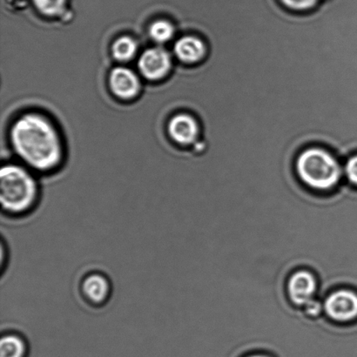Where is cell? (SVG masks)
Segmentation results:
<instances>
[{
  "label": "cell",
  "instance_id": "cell-13",
  "mask_svg": "<svg viewBox=\"0 0 357 357\" xmlns=\"http://www.w3.org/2000/svg\"><path fill=\"white\" fill-rule=\"evenodd\" d=\"M150 36L158 43H166L172 40L174 27L167 20H157L151 24L149 29Z\"/></svg>",
  "mask_w": 357,
  "mask_h": 357
},
{
  "label": "cell",
  "instance_id": "cell-15",
  "mask_svg": "<svg viewBox=\"0 0 357 357\" xmlns=\"http://www.w3.org/2000/svg\"><path fill=\"white\" fill-rule=\"evenodd\" d=\"M286 9L292 12L305 13L312 12L321 5V0H279Z\"/></svg>",
  "mask_w": 357,
  "mask_h": 357
},
{
  "label": "cell",
  "instance_id": "cell-6",
  "mask_svg": "<svg viewBox=\"0 0 357 357\" xmlns=\"http://www.w3.org/2000/svg\"><path fill=\"white\" fill-rule=\"evenodd\" d=\"M172 65L170 54L162 48H151L142 55L139 69L145 78L158 80L169 73Z\"/></svg>",
  "mask_w": 357,
  "mask_h": 357
},
{
  "label": "cell",
  "instance_id": "cell-16",
  "mask_svg": "<svg viewBox=\"0 0 357 357\" xmlns=\"http://www.w3.org/2000/svg\"><path fill=\"white\" fill-rule=\"evenodd\" d=\"M304 314L311 319H318V318L325 316L323 301L318 299L317 297L310 301L303 309Z\"/></svg>",
  "mask_w": 357,
  "mask_h": 357
},
{
  "label": "cell",
  "instance_id": "cell-4",
  "mask_svg": "<svg viewBox=\"0 0 357 357\" xmlns=\"http://www.w3.org/2000/svg\"><path fill=\"white\" fill-rule=\"evenodd\" d=\"M324 314L334 323L351 324L357 321V291L340 288L334 290L324 300Z\"/></svg>",
  "mask_w": 357,
  "mask_h": 357
},
{
  "label": "cell",
  "instance_id": "cell-5",
  "mask_svg": "<svg viewBox=\"0 0 357 357\" xmlns=\"http://www.w3.org/2000/svg\"><path fill=\"white\" fill-rule=\"evenodd\" d=\"M286 291L290 303L303 310L317 296V275L309 269H299L292 273L287 281Z\"/></svg>",
  "mask_w": 357,
  "mask_h": 357
},
{
  "label": "cell",
  "instance_id": "cell-9",
  "mask_svg": "<svg viewBox=\"0 0 357 357\" xmlns=\"http://www.w3.org/2000/svg\"><path fill=\"white\" fill-rule=\"evenodd\" d=\"M109 82L113 93L121 99H132L137 96L141 89L137 75L126 68H114L111 73Z\"/></svg>",
  "mask_w": 357,
  "mask_h": 357
},
{
  "label": "cell",
  "instance_id": "cell-10",
  "mask_svg": "<svg viewBox=\"0 0 357 357\" xmlns=\"http://www.w3.org/2000/svg\"><path fill=\"white\" fill-rule=\"evenodd\" d=\"M82 290L87 301L100 305L106 302L110 296V282L102 274L93 273L83 280Z\"/></svg>",
  "mask_w": 357,
  "mask_h": 357
},
{
  "label": "cell",
  "instance_id": "cell-7",
  "mask_svg": "<svg viewBox=\"0 0 357 357\" xmlns=\"http://www.w3.org/2000/svg\"><path fill=\"white\" fill-rule=\"evenodd\" d=\"M171 138L181 146H190L198 141L201 127L194 116L188 114H178L171 119L169 124Z\"/></svg>",
  "mask_w": 357,
  "mask_h": 357
},
{
  "label": "cell",
  "instance_id": "cell-2",
  "mask_svg": "<svg viewBox=\"0 0 357 357\" xmlns=\"http://www.w3.org/2000/svg\"><path fill=\"white\" fill-rule=\"evenodd\" d=\"M299 180L310 190L330 194L342 183V167L337 156L321 146H310L296 162Z\"/></svg>",
  "mask_w": 357,
  "mask_h": 357
},
{
  "label": "cell",
  "instance_id": "cell-17",
  "mask_svg": "<svg viewBox=\"0 0 357 357\" xmlns=\"http://www.w3.org/2000/svg\"><path fill=\"white\" fill-rule=\"evenodd\" d=\"M344 173L349 183L357 188V153L348 158L344 166Z\"/></svg>",
  "mask_w": 357,
  "mask_h": 357
},
{
  "label": "cell",
  "instance_id": "cell-11",
  "mask_svg": "<svg viewBox=\"0 0 357 357\" xmlns=\"http://www.w3.org/2000/svg\"><path fill=\"white\" fill-rule=\"evenodd\" d=\"M26 352V342L20 335H3L0 341V357H24Z\"/></svg>",
  "mask_w": 357,
  "mask_h": 357
},
{
  "label": "cell",
  "instance_id": "cell-18",
  "mask_svg": "<svg viewBox=\"0 0 357 357\" xmlns=\"http://www.w3.org/2000/svg\"><path fill=\"white\" fill-rule=\"evenodd\" d=\"M246 357H272V356L264 354V353H254V354L246 356Z\"/></svg>",
  "mask_w": 357,
  "mask_h": 357
},
{
  "label": "cell",
  "instance_id": "cell-3",
  "mask_svg": "<svg viewBox=\"0 0 357 357\" xmlns=\"http://www.w3.org/2000/svg\"><path fill=\"white\" fill-rule=\"evenodd\" d=\"M36 181L23 167L6 165L0 171V201L3 212L10 215H26L37 204Z\"/></svg>",
  "mask_w": 357,
  "mask_h": 357
},
{
  "label": "cell",
  "instance_id": "cell-12",
  "mask_svg": "<svg viewBox=\"0 0 357 357\" xmlns=\"http://www.w3.org/2000/svg\"><path fill=\"white\" fill-rule=\"evenodd\" d=\"M137 43L132 38L124 36L118 38L113 45L114 57L119 61L125 62L130 61L135 57L137 52Z\"/></svg>",
  "mask_w": 357,
  "mask_h": 357
},
{
  "label": "cell",
  "instance_id": "cell-8",
  "mask_svg": "<svg viewBox=\"0 0 357 357\" xmlns=\"http://www.w3.org/2000/svg\"><path fill=\"white\" fill-rule=\"evenodd\" d=\"M174 52L178 61L184 64L196 65L205 61L208 54V47L202 38L195 35H185L177 40L174 45Z\"/></svg>",
  "mask_w": 357,
  "mask_h": 357
},
{
  "label": "cell",
  "instance_id": "cell-14",
  "mask_svg": "<svg viewBox=\"0 0 357 357\" xmlns=\"http://www.w3.org/2000/svg\"><path fill=\"white\" fill-rule=\"evenodd\" d=\"M38 12L43 15L54 17L64 12L66 0H31Z\"/></svg>",
  "mask_w": 357,
  "mask_h": 357
},
{
  "label": "cell",
  "instance_id": "cell-1",
  "mask_svg": "<svg viewBox=\"0 0 357 357\" xmlns=\"http://www.w3.org/2000/svg\"><path fill=\"white\" fill-rule=\"evenodd\" d=\"M10 139L17 155L35 169H54L61 162L62 144L58 132L40 114L20 118L10 130Z\"/></svg>",
  "mask_w": 357,
  "mask_h": 357
}]
</instances>
